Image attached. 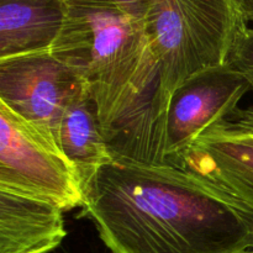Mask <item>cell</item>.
<instances>
[{"instance_id": "1", "label": "cell", "mask_w": 253, "mask_h": 253, "mask_svg": "<svg viewBox=\"0 0 253 253\" xmlns=\"http://www.w3.org/2000/svg\"><path fill=\"white\" fill-rule=\"evenodd\" d=\"M82 216L113 253H244L253 211L184 167L115 157L85 188Z\"/></svg>"}, {"instance_id": "2", "label": "cell", "mask_w": 253, "mask_h": 253, "mask_svg": "<svg viewBox=\"0 0 253 253\" xmlns=\"http://www.w3.org/2000/svg\"><path fill=\"white\" fill-rule=\"evenodd\" d=\"M51 52L85 84L115 157L166 163L167 114L145 20L121 7L67 0Z\"/></svg>"}, {"instance_id": "3", "label": "cell", "mask_w": 253, "mask_h": 253, "mask_svg": "<svg viewBox=\"0 0 253 253\" xmlns=\"http://www.w3.org/2000/svg\"><path fill=\"white\" fill-rule=\"evenodd\" d=\"M145 26L160 67L163 110L193 76L226 64L245 24L234 0H150Z\"/></svg>"}, {"instance_id": "4", "label": "cell", "mask_w": 253, "mask_h": 253, "mask_svg": "<svg viewBox=\"0 0 253 253\" xmlns=\"http://www.w3.org/2000/svg\"><path fill=\"white\" fill-rule=\"evenodd\" d=\"M0 190L39 198L64 212L83 208L85 185L56 136L0 103Z\"/></svg>"}, {"instance_id": "5", "label": "cell", "mask_w": 253, "mask_h": 253, "mask_svg": "<svg viewBox=\"0 0 253 253\" xmlns=\"http://www.w3.org/2000/svg\"><path fill=\"white\" fill-rule=\"evenodd\" d=\"M84 85L51 51L0 61V103L56 137L67 105Z\"/></svg>"}, {"instance_id": "6", "label": "cell", "mask_w": 253, "mask_h": 253, "mask_svg": "<svg viewBox=\"0 0 253 253\" xmlns=\"http://www.w3.org/2000/svg\"><path fill=\"white\" fill-rule=\"evenodd\" d=\"M249 83L227 64L198 73L170 98L165 131L166 163L179 167L180 158L195 138L214 124L231 118Z\"/></svg>"}, {"instance_id": "7", "label": "cell", "mask_w": 253, "mask_h": 253, "mask_svg": "<svg viewBox=\"0 0 253 253\" xmlns=\"http://www.w3.org/2000/svg\"><path fill=\"white\" fill-rule=\"evenodd\" d=\"M179 167L214 182L253 211V126L239 110L200 133Z\"/></svg>"}, {"instance_id": "8", "label": "cell", "mask_w": 253, "mask_h": 253, "mask_svg": "<svg viewBox=\"0 0 253 253\" xmlns=\"http://www.w3.org/2000/svg\"><path fill=\"white\" fill-rule=\"evenodd\" d=\"M64 211L47 200L0 190V253H51L67 236Z\"/></svg>"}, {"instance_id": "9", "label": "cell", "mask_w": 253, "mask_h": 253, "mask_svg": "<svg viewBox=\"0 0 253 253\" xmlns=\"http://www.w3.org/2000/svg\"><path fill=\"white\" fill-rule=\"evenodd\" d=\"M67 7V0H0V61L51 51Z\"/></svg>"}, {"instance_id": "10", "label": "cell", "mask_w": 253, "mask_h": 253, "mask_svg": "<svg viewBox=\"0 0 253 253\" xmlns=\"http://www.w3.org/2000/svg\"><path fill=\"white\" fill-rule=\"evenodd\" d=\"M59 146L77 166L84 185L101 167L115 161L98 116L96 105L84 88L69 101L57 133Z\"/></svg>"}, {"instance_id": "11", "label": "cell", "mask_w": 253, "mask_h": 253, "mask_svg": "<svg viewBox=\"0 0 253 253\" xmlns=\"http://www.w3.org/2000/svg\"><path fill=\"white\" fill-rule=\"evenodd\" d=\"M226 64L249 83L253 91V27L245 24L237 32Z\"/></svg>"}, {"instance_id": "12", "label": "cell", "mask_w": 253, "mask_h": 253, "mask_svg": "<svg viewBox=\"0 0 253 253\" xmlns=\"http://www.w3.org/2000/svg\"><path fill=\"white\" fill-rule=\"evenodd\" d=\"M79 1H90L114 5V6L126 10L127 12L140 17V19H145L148 5H150V0H79Z\"/></svg>"}, {"instance_id": "13", "label": "cell", "mask_w": 253, "mask_h": 253, "mask_svg": "<svg viewBox=\"0 0 253 253\" xmlns=\"http://www.w3.org/2000/svg\"><path fill=\"white\" fill-rule=\"evenodd\" d=\"M234 2L245 21L253 22V0H234Z\"/></svg>"}, {"instance_id": "14", "label": "cell", "mask_w": 253, "mask_h": 253, "mask_svg": "<svg viewBox=\"0 0 253 253\" xmlns=\"http://www.w3.org/2000/svg\"><path fill=\"white\" fill-rule=\"evenodd\" d=\"M239 114L247 121L249 124H251L253 126V105L249 106L246 109H239Z\"/></svg>"}, {"instance_id": "15", "label": "cell", "mask_w": 253, "mask_h": 253, "mask_svg": "<svg viewBox=\"0 0 253 253\" xmlns=\"http://www.w3.org/2000/svg\"><path fill=\"white\" fill-rule=\"evenodd\" d=\"M244 253H253V247H251V249H249V250H246V251H245Z\"/></svg>"}]
</instances>
